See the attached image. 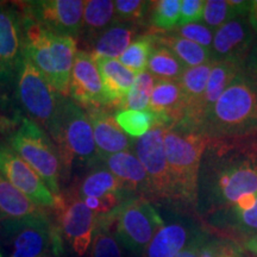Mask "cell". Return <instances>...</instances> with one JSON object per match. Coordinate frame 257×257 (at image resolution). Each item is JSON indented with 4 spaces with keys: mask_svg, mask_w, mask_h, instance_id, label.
<instances>
[{
    "mask_svg": "<svg viewBox=\"0 0 257 257\" xmlns=\"http://www.w3.org/2000/svg\"><path fill=\"white\" fill-rule=\"evenodd\" d=\"M124 193H108L98 198L82 199L85 205L91 210L95 217H105L113 213L123 204Z\"/></svg>",
    "mask_w": 257,
    "mask_h": 257,
    "instance_id": "d590c367",
    "label": "cell"
},
{
    "mask_svg": "<svg viewBox=\"0 0 257 257\" xmlns=\"http://www.w3.org/2000/svg\"><path fill=\"white\" fill-rule=\"evenodd\" d=\"M59 150L61 179H67L74 161L93 166L100 163L88 114L68 96H62L57 114L47 131Z\"/></svg>",
    "mask_w": 257,
    "mask_h": 257,
    "instance_id": "3957f363",
    "label": "cell"
},
{
    "mask_svg": "<svg viewBox=\"0 0 257 257\" xmlns=\"http://www.w3.org/2000/svg\"><path fill=\"white\" fill-rule=\"evenodd\" d=\"M115 121L130 138L138 140L154 127L160 126L157 118L149 110H121L114 114Z\"/></svg>",
    "mask_w": 257,
    "mask_h": 257,
    "instance_id": "1f68e13d",
    "label": "cell"
},
{
    "mask_svg": "<svg viewBox=\"0 0 257 257\" xmlns=\"http://www.w3.org/2000/svg\"><path fill=\"white\" fill-rule=\"evenodd\" d=\"M251 0H206L202 21L216 31L221 25L238 17H248Z\"/></svg>",
    "mask_w": 257,
    "mask_h": 257,
    "instance_id": "83f0119b",
    "label": "cell"
},
{
    "mask_svg": "<svg viewBox=\"0 0 257 257\" xmlns=\"http://www.w3.org/2000/svg\"><path fill=\"white\" fill-rule=\"evenodd\" d=\"M163 141L175 199L197 205L199 172L210 140L200 133L165 127Z\"/></svg>",
    "mask_w": 257,
    "mask_h": 257,
    "instance_id": "277c9868",
    "label": "cell"
},
{
    "mask_svg": "<svg viewBox=\"0 0 257 257\" xmlns=\"http://www.w3.org/2000/svg\"><path fill=\"white\" fill-rule=\"evenodd\" d=\"M101 163L119 180L126 193H138L150 197V182L144 167L131 150H125L106 157Z\"/></svg>",
    "mask_w": 257,
    "mask_h": 257,
    "instance_id": "ac0fdd59",
    "label": "cell"
},
{
    "mask_svg": "<svg viewBox=\"0 0 257 257\" xmlns=\"http://www.w3.org/2000/svg\"><path fill=\"white\" fill-rule=\"evenodd\" d=\"M86 112L91 121L100 162L113 154L131 150L134 140L121 130L110 111L106 108H89Z\"/></svg>",
    "mask_w": 257,
    "mask_h": 257,
    "instance_id": "e0dca14e",
    "label": "cell"
},
{
    "mask_svg": "<svg viewBox=\"0 0 257 257\" xmlns=\"http://www.w3.org/2000/svg\"><path fill=\"white\" fill-rule=\"evenodd\" d=\"M57 229L63 234L73 251L83 256L91 246L94 234L96 217L78 193L61 194L56 202Z\"/></svg>",
    "mask_w": 257,
    "mask_h": 257,
    "instance_id": "7c38bea8",
    "label": "cell"
},
{
    "mask_svg": "<svg viewBox=\"0 0 257 257\" xmlns=\"http://www.w3.org/2000/svg\"><path fill=\"white\" fill-rule=\"evenodd\" d=\"M257 195V159L208 146L202 155L197 205L204 216Z\"/></svg>",
    "mask_w": 257,
    "mask_h": 257,
    "instance_id": "6da1fadb",
    "label": "cell"
},
{
    "mask_svg": "<svg viewBox=\"0 0 257 257\" xmlns=\"http://www.w3.org/2000/svg\"><path fill=\"white\" fill-rule=\"evenodd\" d=\"M179 36L186 38V40L197 43L199 46L207 48L211 50L212 43H213L214 31L201 23H192L179 27L176 30Z\"/></svg>",
    "mask_w": 257,
    "mask_h": 257,
    "instance_id": "8d00e7d4",
    "label": "cell"
},
{
    "mask_svg": "<svg viewBox=\"0 0 257 257\" xmlns=\"http://www.w3.org/2000/svg\"><path fill=\"white\" fill-rule=\"evenodd\" d=\"M181 0H159L152 2V23L153 31L167 32L179 27Z\"/></svg>",
    "mask_w": 257,
    "mask_h": 257,
    "instance_id": "836d02e7",
    "label": "cell"
},
{
    "mask_svg": "<svg viewBox=\"0 0 257 257\" xmlns=\"http://www.w3.org/2000/svg\"><path fill=\"white\" fill-rule=\"evenodd\" d=\"M257 130V82L240 72L205 114L199 133L208 140L239 136Z\"/></svg>",
    "mask_w": 257,
    "mask_h": 257,
    "instance_id": "7a4b0ae2",
    "label": "cell"
},
{
    "mask_svg": "<svg viewBox=\"0 0 257 257\" xmlns=\"http://www.w3.org/2000/svg\"><path fill=\"white\" fill-rule=\"evenodd\" d=\"M117 22L114 2L112 0H87L85 2L82 28L80 38L83 44L92 47L100 35Z\"/></svg>",
    "mask_w": 257,
    "mask_h": 257,
    "instance_id": "7402d4cb",
    "label": "cell"
},
{
    "mask_svg": "<svg viewBox=\"0 0 257 257\" xmlns=\"http://www.w3.org/2000/svg\"><path fill=\"white\" fill-rule=\"evenodd\" d=\"M0 243L8 257H42L49 249L54 255L63 251L61 232L46 211L0 223Z\"/></svg>",
    "mask_w": 257,
    "mask_h": 257,
    "instance_id": "8992f818",
    "label": "cell"
},
{
    "mask_svg": "<svg viewBox=\"0 0 257 257\" xmlns=\"http://www.w3.org/2000/svg\"><path fill=\"white\" fill-rule=\"evenodd\" d=\"M244 70V62L238 60L216 61L211 69L206 89L197 111V133L206 112L214 105L233 79Z\"/></svg>",
    "mask_w": 257,
    "mask_h": 257,
    "instance_id": "44dd1931",
    "label": "cell"
},
{
    "mask_svg": "<svg viewBox=\"0 0 257 257\" xmlns=\"http://www.w3.org/2000/svg\"><path fill=\"white\" fill-rule=\"evenodd\" d=\"M138 32L137 24L117 21L92 44V55L118 60L135 41V37H138Z\"/></svg>",
    "mask_w": 257,
    "mask_h": 257,
    "instance_id": "cb8c5ba5",
    "label": "cell"
},
{
    "mask_svg": "<svg viewBox=\"0 0 257 257\" xmlns=\"http://www.w3.org/2000/svg\"><path fill=\"white\" fill-rule=\"evenodd\" d=\"M42 257H51V256H48V255H46V256H42Z\"/></svg>",
    "mask_w": 257,
    "mask_h": 257,
    "instance_id": "7dc6e473",
    "label": "cell"
},
{
    "mask_svg": "<svg viewBox=\"0 0 257 257\" xmlns=\"http://www.w3.org/2000/svg\"><path fill=\"white\" fill-rule=\"evenodd\" d=\"M42 211L44 208L35 205L0 173V223L32 216Z\"/></svg>",
    "mask_w": 257,
    "mask_h": 257,
    "instance_id": "d4e9b609",
    "label": "cell"
},
{
    "mask_svg": "<svg viewBox=\"0 0 257 257\" xmlns=\"http://www.w3.org/2000/svg\"><path fill=\"white\" fill-rule=\"evenodd\" d=\"M248 21L253 32H257V0H251L250 2Z\"/></svg>",
    "mask_w": 257,
    "mask_h": 257,
    "instance_id": "b9f144b4",
    "label": "cell"
},
{
    "mask_svg": "<svg viewBox=\"0 0 257 257\" xmlns=\"http://www.w3.org/2000/svg\"><path fill=\"white\" fill-rule=\"evenodd\" d=\"M206 234L201 233L200 231H197V233L192 237V239L187 243V245L180 251L175 257H199L200 255V250L205 239H206Z\"/></svg>",
    "mask_w": 257,
    "mask_h": 257,
    "instance_id": "ab89813d",
    "label": "cell"
},
{
    "mask_svg": "<svg viewBox=\"0 0 257 257\" xmlns=\"http://www.w3.org/2000/svg\"><path fill=\"white\" fill-rule=\"evenodd\" d=\"M0 257H4V256H3V253H2V251H0Z\"/></svg>",
    "mask_w": 257,
    "mask_h": 257,
    "instance_id": "bcb514c9",
    "label": "cell"
},
{
    "mask_svg": "<svg viewBox=\"0 0 257 257\" xmlns=\"http://www.w3.org/2000/svg\"><path fill=\"white\" fill-rule=\"evenodd\" d=\"M107 107L120 108L133 87L136 74L128 70L118 60L94 57Z\"/></svg>",
    "mask_w": 257,
    "mask_h": 257,
    "instance_id": "ffe728a7",
    "label": "cell"
},
{
    "mask_svg": "<svg viewBox=\"0 0 257 257\" xmlns=\"http://www.w3.org/2000/svg\"><path fill=\"white\" fill-rule=\"evenodd\" d=\"M8 146L40 175L54 197L59 198L62 194L60 188L62 170L60 154L44 128L23 117L8 135Z\"/></svg>",
    "mask_w": 257,
    "mask_h": 257,
    "instance_id": "5b68a950",
    "label": "cell"
},
{
    "mask_svg": "<svg viewBox=\"0 0 257 257\" xmlns=\"http://www.w3.org/2000/svg\"><path fill=\"white\" fill-rule=\"evenodd\" d=\"M148 110L155 114L162 127H173L184 119L186 101L179 80L157 79Z\"/></svg>",
    "mask_w": 257,
    "mask_h": 257,
    "instance_id": "2e32d148",
    "label": "cell"
},
{
    "mask_svg": "<svg viewBox=\"0 0 257 257\" xmlns=\"http://www.w3.org/2000/svg\"><path fill=\"white\" fill-rule=\"evenodd\" d=\"M156 46V35L155 32H148V34L141 35L135 40L130 47L124 51L118 61L123 64L125 68L137 74L146 72L148 61H149L150 54Z\"/></svg>",
    "mask_w": 257,
    "mask_h": 257,
    "instance_id": "4dcf8cb0",
    "label": "cell"
},
{
    "mask_svg": "<svg viewBox=\"0 0 257 257\" xmlns=\"http://www.w3.org/2000/svg\"><path fill=\"white\" fill-rule=\"evenodd\" d=\"M79 198H98L108 193H126L115 176L102 163L93 166L78 189Z\"/></svg>",
    "mask_w": 257,
    "mask_h": 257,
    "instance_id": "4316f807",
    "label": "cell"
},
{
    "mask_svg": "<svg viewBox=\"0 0 257 257\" xmlns=\"http://www.w3.org/2000/svg\"><path fill=\"white\" fill-rule=\"evenodd\" d=\"M0 173L38 207L56 208L59 198L54 197L40 175L5 142H0Z\"/></svg>",
    "mask_w": 257,
    "mask_h": 257,
    "instance_id": "4fadbf2b",
    "label": "cell"
},
{
    "mask_svg": "<svg viewBox=\"0 0 257 257\" xmlns=\"http://www.w3.org/2000/svg\"><path fill=\"white\" fill-rule=\"evenodd\" d=\"M186 67L172 50L165 46L156 44L150 54L147 70L156 79L180 80Z\"/></svg>",
    "mask_w": 257,
    "mask_h": 257,
    "instance_id": "f546056e",
    "label": "cell"
},
{
    "mask_svg": "<svg viewBox=\"0 0 257 257\" xmlns=\"http://www.w3.org/2000/svg\"><path fill=\"white\" fill-rule=\"evenodd\" d=\"M8 108H9V111L10 110H17V111H19L18 108H16L15 106L10 105L9 102L5 100V98H4V96H3L2 91H0V111H8Z\"/></svg>",
    "mask_w": 257,
    "mask_h": 257,
    "instance_id": "ee69618b",
    "label": "cell"
},
{
    "mask_svg": "<svg viewBox=\"0 0 257 257\" xmlns=\"http://www.w3.org/2000/svg\"><path fill=\"white\" fill-rule=\"evenodd\" d=\"M115 238L128 251L142 253L165 225L152 202L143 197L124 201L115 216Z\"/></svg>",
    "mask_w": 257,
    "mask_h": 257,
    "instance_id": "ba28073f",
    "label": "cell"
},
{
    "mask_svg": "<svg viewBox=\"0 0 257 257\" xmlns=\"http://www.w3.org/2000/svg\"><path fill=\"white\" fill-rule=\"evenodd\" d=\"M23 56L21 10L12 3H0V91L15 107V83Z\"/></svg>",
    "mask_w": 257,
    "mask_h": 257,
    "instance_id": "9c48e42d",
    "label": "cell"
},
{
    "mask_svg": "<svg viewBox=\"0 0 257 257\" xmlns=\"http://www.w3.org/2000/svg\"><path fill=\"white\" fill-rule=\"evenodd\" d=\"M244 72L257 82V42L253 43L251 50L244 61Z\"/></svg>",
    "mask_w": 257,
    "mask_h": 257,
    "instance_id": "60d3db41",
    "label": "cell"
},
{
    "mask_svg": "<svg viewBox=\"0 0 257 257\" xmlns=\"http://www.w3.org/2000/svg\"><path fill=\"white\" fill-rule=\"evenodd\" d=\"M231 257H246V256H245V253L243 252V250L240 249V248H238V249L236 250V252H234Z\"/></svg>",
    "mask_w": 257,
    "mask_h": 257,
    "instance_id": "f6af8a7d",
    "label": "cell"
},
{
    "mask_svg": "<svg viewBox=\"0 0 257 257\" xmlns=\"http://www.w3.org/2000/svg\"><path fill=\"white\" fill-rule=\"evenodd\" d=\"M19 10L57 36L79 38L85 2L82 0H34L17 3Z\"/></svg>",
    "mask_w": 257,
    "mask_h": 257,
    "instance_id": "8fae6325",
    "label": "cell"
},
{
    "mask_svg": "<svg viewBox=\"0 0 257 257\" xmlns=\"http://www.w3.org/2000/svg\"><path fill=\"white\" fill-rule=\"evenodd\" d=\"M117 211L105 217H96V225L92 240V257H123L120 244L111 232Z\"/></svg>",
    "mask_w": 257,
    "mask_h": 257,
    "instance_id": "f1b7e54d",
    "label": "cell"
},
{
    "mask_svg": "<svg viewBox=\"0 0 257 257\" xmlns=\"http://www.w3.org/2000/svg\"><path fill=\"white\" fill-rule=\"evenodd\" d=\"M197 232L182 221L163 225L144 251V257H175Z\"/></svg>",
    "mask_w": 257,
    "mask_h": 257,
    "instance_id": "603a6c76",
    "label": "cell"
},
{
    "mask_svg": "<svg viewBox=\"0 0 257 257\" xmlns=\"http://www.w3.org/2000/svg\"><path fill=\"white\" fill-rule=\"evenodd\" d=\"M238 244L229 239L207 238L202 244L199 257H231L238 249Z\"/></svg>",
    "mask_w": 257,
    "mask_h": 257,
    "instance_id": "74e56055",
    "label": "cell"
},
{
    "mask_svg": "<svg viewBox=\"0 0 257 257\" xmlns=\"http://www.w3.org/2000/svg\"><path fill=\"white\" fill-rule=\"evenodd\" d=\"M255 35L248 17H238L221 25L214 31L211 47L212 61H245L253 46Z\"/></svg>",
    "mask_w": 257,
    "mask_h": 257,
    "instance_id": "9a60e30c",
    "label": "cell"
},
{
    "mask_svg": "<svg viewBox=\"0 0 257 257\" xmlns=\"http://www.w3.org/2000/svg\"><path fill=\"white\" fill-rule=\"evenodd\" d=\"M156 78L148 70L137 74L135 82L130 92L121 104L119 111L121 110H148L150 96H152L154 86H155Z\"/></svg>",
    "mask_w": 257,
    "mask_h": 257,
    "instance_id": "d6a6232c",
    "label": "cell"
},
{
    "mask_svg": "<svg viewBox=\"0 0 257 257\" xmlns=\"http://www.w3.org/2000/svg\"><path fill=\"white\" fill-rule=\"evenodd\" d=\"M69 98L82 108H107L100 74L94 56L87 50L76 51L69 81Z\"/></svg>",
    "mask_w": 257,
    "mask_h": 257,
    "instance_id": "5bb4252c",
    "label": "cell"
},
{
    "mask_svg": "<svg viewBox=\"0 0 257 257\" xmlns=\"http://www.w3.org/2000/svg\"><path fill=\"white\" fill-rule=\"evenodd\" d=\"M62 96L24 55L15 83V101L21 113L48 131L55 119Z\"/></svg>",
    "mask_w": 257,
    "mask_h": 257,
    "instance_id": "52a82bcc",
    "label": "cell"
},
{
    "mask_svg": "<svg viewBox=\"0 0 257 257\" xmlns=\"http://www.w3.org/2000/svg\"><path fill=\"white\" fill-rule=\"evenodd\" d=\"M244 248L257 257V234L244 240Z\"/></svg>",
    "mask_w": 257,
    "mask_h": 257,
    "instance_id": "7bdbcfd3",
    "label": "cell"
},
{
    "mask_svg": "<svg viewBox=\"0 0 257 257\" xmlns=\"http://www.w3.org/2000/svg\"><path fill=\"white\" fill-rule=\"evenodd\" d=\"M152 2L144 0H115L114 10L118 22L135 23L142 21L149 14Z\"/></svg>",
    "mask_w": 257,
    "mask_h": 257,
    "instance_id": "e575fe53",
    "label": "cell"
},
{
    "mask_svg": "<svg viewBox=\"0 0 257 257\" xmlns=\"http://www.w3.org/2000/svg\"><path fill=\"white\" fill-rule=\"evenodd\" d=\"M165 127L156 126L134 140L133 152L146 169L150 182V198L176 200L165 150Z\"/></svg>",
    "mask_w": 257,
    "mask_h": 257,
    "instance_id": "30bf717a",
    "label": "cell"
},
{
    "mask_svg": "<svg viewBox=\"0 0 257 257\" xmlns=\"http://www.w3.org/2000/svg\"><path fill=\"white\" fill-rule=\"evenodd\" d=\"M155 35L156 44L165 46L172 50L176 57L184 63L186 68L200 66V64L212 61V54L210 49L199 46L197 43H193V42L179 36L178 34L155 32Z\"/></svg>",
    "mask_w": 257,
    "mask_h": 257,
    "instance_id": "484cf974",
    "label": "cell"
},
{
    "mask_svg": "<svg viewBox=\"0 0 257 257\" xmlns=\"http://www.w3.org/2000/svg\"><path fill=\"white\" fill-rule=\"evenodd\" d=\"M207 221L218 230L239 234L246 238L257 234V195L237 206L208 214Z\"/></svg>",
    "mask_w": 257,
    "mask_h": 257,
    "instance_id": "d6986e66",
    "label": "cell"
},
{
    "mask_svg": "<svg viewBox=\"0 0 257 257\" xmlns=\"http://www.w3.org/2000/svg\"><path fill=\"white\" fill-rule=\"evenodd\" d=\"M204 8L205 0H181L179 27L199 23V21H202Z\"/></svg>",
    "mask_w": 257,
    "mask_h": 257,
    "instance_id": "f35d334b",
    "label": "cell"
}]
</instances>
